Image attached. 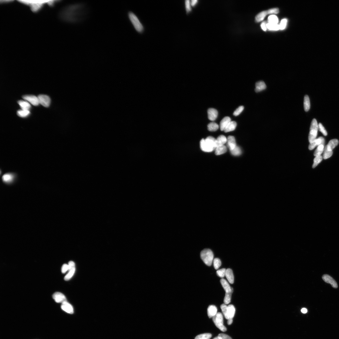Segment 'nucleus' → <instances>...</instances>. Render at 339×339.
I'll return each instance as SVG.
<instances>
[{"label": "nucleus", "mask_w": 339, "mask_h": 339, "mask_svg": "<svg viewBox=\"0 0 339 339\" xmlns=\"http://www.w3.org/2000/svg\"><path fill=\"white\" fill-rule=\"evenodd\" d=\"M88 13V8L83 4L70 5L64 8L60 16L61 19L66 22L77 23L84 20Z\"/></svg>", "instance_id": "f257e3e1"}, {"label": "nucleus", "mask_w": 339, "mask_h": 339, "mask_svg": "<svg viewBox=\"0 0 339 339\" xmlns=\"http://www.w3.org/2000/svg\"><path fill=\"white\" fill-rule=\"evenodd\" d=\"M19 1L29 7L33 12H36L39 11L46 5L50 6L53 5L56 1Z\"/></svg>", "instance_id": "f03ea898"}, {"label": "nucleus", "mask_w": 339, "mask_h": 339, "mask_svg": "<svg viewBox=\"0 0 339 339\" xmlns=\"http://www.w3.org/2000/svg\"><path fill=\"white\" fill-rule=\"evenodd\" d=\"M201 150L205 152H210L216 150L217 147L216 139L209 136L206 139H202L200 142Z\"/></svg>", "instance_id": "7ed1b4c3"}, {"label": "nucleus", "mask_w": 339, "mask_h": 339, "mask_svg": "<svg viewBox=\"0 0 339 339\" xmlns=\"http://www.w3.org/2000/svg\"><path fill=\"white\" fill-rule=\"evenodd\" d=\"M200 257L205 264L210 266L212 265L214 259L213 252L209 249H206L202 250L200 253Z\"/></svg>", "instance_id": "20e7f679"}, {"label": "nucleus", "mask_w": 339, "mask_h": 339, "mask_svg": "<svg viewBox=\"0 0 339 339\" xmlns=\"http://www.w3.org/2000/svg\"><path fill=\"white\" fill-rule=\"evenodd\" d=\"M318 130V126L317 121L315 119H313L311 123L310 131L309 135V141L310 143L313 142L316 139Z\"/></svg>", "instance_id": "39448f33"}, {"label": "nucleus", "mask_w": 339, "mask_h": 339, "mask_svg": "<svg viewBox=\"0 0 339 339\" xmlns=\"http://www.w3.org/2000/svg\"><path fill=\"white\" fill-rule=\"evenodd\" d=\"M129 17L136 31L138 32L142 33L144 30V27L137 17L132 12H129Z\"/></svg>", "instance_id": "423d86ee"}, {"label": "nucleus", "mask_w": 339, "mask_h": 339, "mask_svg": "<svg viewBox=\"0 0 339 339\" xmlns=\"http://www.w3.org/2000/svg\"><path fill=\"white\" fill-rule=\"evenodd\" d=\"M213 321L216 327L223 332L227 331V329L223 325V318L222 314L220 312L217 313L215 316L213 318Z\"/></svg>", "instance_id": "0eeeda50"}, {"label": "nucleus", "mask_w": 339, "mask_h": 339, "mask_svg": "<svg viewBox=\"0 0 339 339\" xmlns=\"http://www.w3.org/2000/svg\"><path fill=\"white\" fill-rule=\"evenodd\" d=\"M38 97L40 104L45 107H48L49 106L50 103V99L48 96L40 95Z\"/></svg>", "instance_id": "6e6552de"}, {"label": "nucleus", "mask_w": 339, "mask_h": 339, "mask_svg": "<svg viewBox=\"0 0 339 339\" xmlns=\"http://www.w3.org/2000/svg\"><path fill=\"white\" fill-rule=\"evenodd\" d=\"M25 100L29 101L31 104L34 106H37L40 104L38 97L34 95H27L23 96Z\"/></svg>", "instance_id": "1a4fd4ad"}, {"label": "nucleus", "mask_w": 339, "mask_h": 339, "mask_svg": "<svg viewBox=\"0 0 339 339\" xmlns=\"http://www.w3.org/2000/svg\"><path fill=\"white\" fill-rule=\"evenodd\" d=\"M322 279L325 282L331 284L333 288L335 289L338 288V285L337 282L331 276L325 274L322 276Z\"/></svg>", "instance_id": "9d476101"}, {"label": "nucleus", "mask_w": 339, "mask_h": 339, "mask_svg": "<svg viewBox=\"0 0 339 339\" xmlns=\"http://www.w3.org/2000/svg\"><path fill=\"white\" fill-rule=\"evenodd\" d=\"M325 140L324 138L320 137L318 139H316L311 143H310L309 146V149L310 150H312L315 148L316 146H318L320 145H324Z\"/></svg>", "instance_id": "9b49d317"}, {"label": "nucleus", "mask_w": 339, "mask_h": 339, "mask_svg": "<svg viewBox=\"0 0 339 339\" xmlns=\"http://www.w3.org/2000/svg\"><path fill=\"white\" fill-rule=\"evenodd\" d=\"M236 312L235 307L233 305H230L228 306L226 315L224 316L227 319H233L234 316Z\"/></svg>", "instance_id": "f8f14e48"}, {"label": "nucleus", "mask_w": 339, "mask_h": 339, "mask_svg": "<svg viewBox=\"0 0 339 339\" xmlns=\"http://www.w3.org/2000/svg\"><path fill=\"white\" fill-rule=\"evenodd\" d=\"M52 298L56 302L58 303H62L64 302L67 301L65 295L60 292H55L52 295Z\"/></svg>", "instance_id": "ddd939ff"}, {"label": "nucleus", "mask_w": 339, "mask_h": 339, "mask_svg": "<svg viewBox=\"0 0 339 339\" xmlns=\"http://www.w3.org/2000/svg\"><path fill=\"white\" fill-rule=\"evenodd\" d=\"M208 118L210 120L214 121L217 119L218 115V112L217 111L213 108H210L208 109L207 111Z\"/></svg>", "instance_id": "4468645a"}, {"label": "nucleus", "mask_w": 339, "mask_h": 339, "mask_svg": "<svg viewBox=\"0 0 339 339\" xmlns=\"http://www.w3.org/2000/svg\"><path fill=\"white\" fill-rule=\"evenodd\" d=\"M61 308L65 312L70 314L74 313L73 308L72 305L67 301H65L62 303Z\"/></svg>", "instance_id": "2eb2a0df"}, {"label": "nucleus", "mask_w": 339, "mask_h": 339, "mask_svg": "<svg viewBox=\"0 0 339 339\" xmlns=\"http://www.w3.org/2000/svg\"><path fill=\"white\" fill-rule=\"evenodd\" d=\"M220 282L226 293H233V288L230 287L228 283L226 280L222 279H220Z\"/></svg>", "instance_id": "dca6fc26"}, {"label": "nucleus", "mask_w": 339, "mask_h": 339, "mask_svg": "<svg viewBox=\"0 0 339 339\" xmlns=\"http://www.w3.org/2000/svg\"><path fill=\"white\" fill-rule=\"evenodd\" d=\"M227 143L228 147L230 151L233 150L236 147V140L234 136H229L227 138Z\"/></svg>", "instance_id": "f3484780"}, {"label": "nucleus", "mask_w": 339, "mask_h": 339, "mask_svg": "<svg viewBox=\"0 0 339 339\" xmlns=\"http://www.w3.org/2000/svg\"><path fill=\"white\" fill-rule=\"evenodd\" d=\"M217 309L216 307L213 305H210L208 307L207 313L208 316L210 318H213L217 313Z\"/></svg>", "instance_id": "a211bd4d"}, {"label": "nucleus", "mask_w": 339, "mask_h": 339, "mask_svg": "<svg viewBox=\"0 0 339 339\" xmlns=\"http://www.w3.org/2000/svg\"><path fill=\"white\" fill-rule=\"evenodd\" d=\"M231 119L229 117H226L220 121V129L222 131H223L225 129L226 127L228 125L229 123L231 122Z\"/></svg>", "instance_id": "6ab92c4d"}, {"label": "nucleus", "mask_w": 339, "mask_h": 339, "mask_svg": "<svg viewBox=\"0 0 339 339\" xmlns=\"http://www.w3.org/2000/svg\"><path fill=\"white\" fill-rule=\"evenodd\" d=\"M226 276L230 283L233 284L234 283V276L232 269H226Z\"/></svg>", "instance_id": "aec40b11"}, {"label": "nucleus", "mask_w": 339, "mask_h": 339, "mask_svg": "<svg viewBox=\"0 0 339 339\" xmlns=\"http://www.w3.org/2000/svg\"><path fill=\"white\" fill-rule=\"evenodd\" d=\"M255 87V91L256 92H259L263 91L266 88L265 84L263 81H259L257 82L256 83Z\"/></svg>", "instance_id": "412c9836"}, {"label": "nucleus", "mask_w": 339, "mask_h": 339, "mask_svg": "<svg viewBox=\"0 0 339 339\" xmlns=\"http://www.w3.org/2000/svg\"><path fill=\"white\" fill-rule=\"evenodd\" d=\"M338 139H333L330 141L326 147L328 150L332 151V150L338 145Z\"/></svg>", "instance_id": "4be33fe9"}, {"label": "nucleus", "mask_w": 339, "mask_h": 339, "mask_svg": "<svg viewBox=\"0 0 339 339\" xmlns=\"http://www.w3.org/2000/svg\"><path fill=\"white\" fill-rule=\"evenodd\" d=\"M237 126V123L235 121H231L226 127L224 131L228 133L234 130Z\"/></svg>", "instance_id": "5701e85b"}, {"label": "nucleus", "mask_w": 339, "mask_h": 339, "mask_svg": "<svg viewBox=\"0 0 339 339\" xmlns=\"http://www.w3.org/2000/svg\"><path fill=\"white\" fill-rule=\"evenodd\" d=\"M270 14L269 10L261 12L257 15L255 20L257 22L262 21L267 15Z\"/></svg>", "instance_id": "b1692460"}, {"label": "nucleus", "mask_w": 339, "mask_h": 339, "mask_svg": "<svg viewBox=\"0 0 339 339\" xmlns=\"http://www.w3.org/2000/svg\"><path fill=\"white\" fill-rule=\"evenodd\" d=\"M227 142V138L224 135H220L216 139V147L224 145Z\"/></svg>", "instance_id": "393cba45"}, {"label": "nucleus", "mask_w": 339, "mask_h": 339, "mask_svg": "<svg viewBox=\"0 0 339 339\" xmlns=\"http://www.w3.org/2000/svg\"><path fill=\"white\" fill-rule=\"evenodd\" d=\"M227 151L226 146L223 145L220 146L216 147L215 150V153L216 155H220L224 154Z\"/></svg>", "instance_id": "a878e982"}, {"label": "nucleus", "mask_w": 339, "mask_h": 339, "mask_svg": "<svg viewBox=\"0 0 339 339\" xmlns=\"http://www.w3.org/2000/svg\"><path fill=\"white\" fill-rule=\"evenodd\" d=\"M18 102L22 110H29L31 107V105L26 101L21 100L18 101Z\"/></svg>", "instance_id": "bb28decb"}, {"label": "nucleus", "mask_w": 339, "mask_h": 339, "mask_svg": "<svg viewBox=\"0 0 339 339\" xmlns=\"http://www.w3.org/2000/svg\"><path fill=\"white\" fill-rule=\"evenodd\" d=\"M304 105L305 111H309L310 108V102L309 98L308 95L305 96Z\"/></svg>", "instance_id": "cd10ccee"}, {"label": "nucleus", "mask_w": 339, "mask_h": 339, "mask_svg": "<svg viewBox=\"0 0 339 339\" xmlns=\"http://www.w3.org/2000/svg\"><path fill=\"white\" fill-rule=\"evenodd\" d=\"M14 176L12 174H6L3 176L2 179L5 182L10 183L13 181Z\"/></svg>", "instance_id": "c85d7f7f"}, {"label": "nucleus", "mask_w": 339, "mask_h": 339, "mask_svg": "<svg viewBox=\"0 0 339 339\" xmlns=\"http://www.w3.org/2000/svg\"><path fill=\"white\" fill-rule=\"evenodd\" d=\"M219 128V126L217 123L214 122H211L208 125V129L210 131H216Z\"/></svg>", "instance_id": "c756f323"}, {"label": "nucleus", "mask_w": 339, "mask_h": 339, "mask_svg": "<svg viewBox=\"0 0 339 339\" xmlns=\"http://www.w3.org/2000/svg\"><path fill=\"white\" fill-rule=\"evenodd\" d=\"M324 150V145H318L314 153V155L316 157L320 156L323 152Z\"/></svg>", "instance_id": "7c9ffc66"}, {"label": "nucleus", "mask_w": 339, "mask_h": 339, "mask_svg": "<svg viewBox=\"0 0 339 339\" xmlns=\"http://www.w3.org/2000/svg\"><path fill=\"white\" fill-rule=\"evenodd\" d=\"M75 267L70 269L69 270V272H68V274L64 277V279L65 280V281H69L74 275V273H75Z\"/></svg>", "instance_id": "2f4dec72"}, {"label": "nucleus", "mask_w": 339, "mask_h": 339, "mask_svg": "<svg viewBox=\"0 0 339 339\" xmlns=\"http://www.w3.org/2000/svg\"><path fill=\"white\" fill-rule=\"evenodd\" d=\"M268 23L278 24L279 20L277 17L274 15H271L268 19Z\"/></svg>", "instance_id": "473e14b6"}, {"label": "nucleus", "mask_w": 339, "mask_h": 339, "mask_svg": "<svg viewBox=\"0 0 339 339\" xmlns=\"http://www.w3.org/2000/svg\"><path fill=\"white\" fill-rule=\"evenodd\" d=\"M332 151L328 150L327 148L325 147L324 148V151H323V158L324 159H327L330 157L332 156Z\"/></svg>", "instance_id": "72a5a7b5"}, {"label": "nucleus", "mask_w": 339, "mask_h": 339, "mask_svg": "<svg viewBox=\"0 0 339 339\" xmlns=\"http://www.w3.org/2000/svg\"><path fill=\"white\" fill-rule=\"evenodd\" d=\"M267 29L270 30L278 31L280 30L279 25L268 23L266 24Z\"/></svg>", "instance_id": "f704fd0d"}, {"label": "nucleus", "mask_w": 339, "mask_h": 339, "mask_svg": "<svg viewBox=\"0 0 339 339\" xmlns=\"http://www.w3.org/2000/svg\"><path fill=\"white\" fill-rule=\"evenodd\" d=\"M230 151H231L232 154L234 156H239L241 154V148L237 146H236L235 148Z\"/></svg>", "instance_id": "c9c22d12"}, {"label": "nucleus", "mask_w": 339, "mask_h": 339, "mask_svg": "<svg viewBox=\"0 0 339 339\" xmlns=\"http://www.w3.org/2000/svg\"><path fill=\"white\" fill-rule=\"evenodd\" d=\"M30 114L29 110H19L17 111V114L19 116L24 117L29 116Z\"/></svg>", "instance_id": "e433bc0d"}, {"label": "nucleus", "mask_w": 339, "mask_h": 339, "mask_svg": "<svg viewBox=\"0 0 339 339\" xmlns=\"http://www.w3.org/2000/svg\"><path fill=\"white\" fill-rule=\"evenodd\" d=\"M212 334L210 333H205L199 335L195 339H210L212 337Z\"/></svg>", "instance_id": "4c0bfd02"}, {"label": "nucleus", "mask_w": 339, "mask_h": 339, "mask_svg": "<svg viewBox=\"0 0 339 339\" xmlns=\"http://www.w3.org/2000/svg\"><path fill=\"white\" fill-rule=\"evenodd\" d=\"M322 160V157L321 155L316 157L314 160V163L313 165L312 168L314 169L316 167L319 163L321 162Z\"/></svg>", "instance_id": "58836bf2"}, {"label": "nucleus", "mask_w": 339, "mask_h": 339, "mask_svg": "<svg viewBox=\"0 0 339 339\" xmlns=\"http://www.w3.org/2000/svg\"><path fill=\"white\" fill-rule=\"evenodd\" d=\"M232 293H226L224 301V304H228L231 302Z\"/></svg>", "instance_id": "ea45409f"}, {"label": "nucleus", "mask_w": 339, "mask_h": 339, "mask_svg": "<svg viewBox=\"0 0 339 339\" xmlns=\"http://www.w3.org/2000/svg\"><path fill=\"white\" fill-rule=\"evenodd\" d=\"M222 265V262L220 259L218 258H215L214 260V268L217 270Z\"/></svg>", "instance_id": "a19ab883"}, {"label": "nucleus", "mask_w": 339, "mask_h": 339, "mask_svg": "<svg viewBox=\"0 0 339 339\" xmlns=\"http://www.w3.org/2000/svg\"><path fill=\"white\" fill-rule=\"evenodd\" d=\"M226 269H222L218 270L216 272L217 274L219 277L223 278L226 276Z\"/></svg>", "instance_id": "79ce46f5"}, {"label": "nucleus", "mask_w": 339, "mask_h": 339, "mask_svg": "<svg viewBox=\"0 0 339 339\" xmlns=\"http://www.w3.org/2000/svg\"><path fill=\"white\" fill-rule=\"evenodd\" d=\"M318 129L320 132H321L323 135L325 136L327 135L328 133L327 131L324 128V127L323 126L322 124L320 123L318 124Z\"/></svg>", "instance_id": "37998d69"}, {"label": "nucleus", "mask_w": 339, "mask_h": 339, "mask_svg": "<svg viewBox=\"0 0 339 339\" xmlns=\"http://www.w3.org/2000/svg\"><path fill=\"white\" fill-rule=\"evenodd\" d=\"M244 109L243 106H240L233 113V115L235 116H237L240 115Z\"/></svg>", "instance_id": "c03bdc74"}, {"label": "nucleus", "mask_w": 339, "mask_h": 339, "mask_svg": "<svg viewBox=\"0 0 339 339\" xmlns=\"http://www.w3.org/2000/svg\"><path fill=\"white\" fill-rule=\"evenodd\" d=\"M287 23V20L286 19H283L279 25L280 30H283L285 29Z\"/></svg>", "instance_id": "a18cd8bd"}, {"label": "nucleus", "mask_w": 339, "mask_h": 339, "mask_svg": "<svg viewBox=\"0 0 339 339\" xmlns=\"http://www.w3.org/2000/svg\"><path fill=\"white\" fill-rule=\"evenodd\" d=\"M185 4L186 11L188 12L190 11L191 10V4L190 1L189 0H186L185 1Z\"/></svg>", "instance_id": "49530a36"}, {"label": "nucleus", "mask_w": 339, "mask_h": 339, "mask_svg": "<svg viewBox=\"0 0 339 339\" xmlns=\"http://www.w3.org/2000/svg\"><path fill=\"white\" fill-rule=\"evenodd\" d=\"M69 266L68 264H64L62 266L61 269V272L62 273H66L67 271H69Z\"/></svg>", "instance_id": "de8ad7c7"}, {"label": "nucleus", "mask_w": 339, "mask_h": 339, "mask_svg": "<svg viewBox=\"0 0 339 339\" xmlns=\"http://www.w3.org/2000/svg\"><path fill=\"white\" fill-rule=\"evenodd\" d=\"M218 336L220 339H232L229 336L225 334H220L218 335Z\"/></svg>", "instance_id": "09e8293b"}, {"label": "nucleus", "mask_w": 339, "mask_h": 339, "mask_svg": "<svg viewBox=\"0 0 339 339\" xmlns=\"http://www.w3.org/2000/svg\"><path fill=\"white\" fill-rule=\"evenodd\" d=\"M227 307H228V306L225 304H223L220 306V308L221 309L223 314L224 316L226 315V313Z\"/></svg>", "instance_id": "8fccbe9b"}, {"label": "nucleus", "mask_w": 339, "mask_h": 339, "mask_svg": "<svg viewBox=\"0 0 339 339\" xmlns=\"http://www.w3.org/2000/svg\"><path fill=\"white\" fill-rule=\"evenodd\" d=\"M261 27L263 31H266L267 29L266 24L264 22L261 25Z\"/></svg>", "instance_id": "3c124183"}, {"label": "nucleus", "mask_w": 339, "mask_h": 339, "mask_svg": "<svg viewBox=\"0 0 339 339\" xmlns=\"http://www.w3.org/2000/svg\"><path fill=\"white\" fill-rule=\"evenodd\" d=\"M198 1V0H192L190 2L191 5L192 6H194Z\"/></svg>", "instance_id": "603ef678"}, {"label": "nucleus", "mask_w": 339, "mask_h": 339, "mask_svg": "<svg viewBox=\"0 0 339 339\" xmlns=\"http://www.w3.org/2000/svg\"><path fill=\"white\" fill-rule=\"evenodd\" d=\"M233 322V319H229L228 320V324L229 325H231Z\"/></svg>", "instance_id": "864d4df0"}, {"label": "nucleus", "mask_w": 339, "mask_h": 339, "mask_svg": "<svg viewBox=\"0 0 339 339\" xmlns=\"http://www.w3.org/2000/svg\"><path fill=\"white\" fill-rule=\"evenodd\" d=\"M301 312L304 314L306 313L307 312V310L305 308H303L301 310Z\"/></svg>", "instance_id": "5fc2aeb1"}, {"label": "nucleus", "mask_w": 339, "mask_h": 339, "mask_svg": "<svg viewBox=\"0 0 339 339\" xmlns=\"http://www.w3.org/2000/svg\"><path fill=\"white\" fill-rule=\"evenodd\" d=\"M2 1V2H1V3H10V2H11V1Z\"/></svg>", "instance_id": "6e6d98bb"}, {"label": "nucleus", "mask_w": 339, "mask_h": 339, "mask_svg": "<svg viewBox=\"0 0 339 339\" xmlns=\"http://www.w3.org/2000/svg\"><path fill=\"white\" fill-rule=\"evenodd\" d=\"M213 339H220V338L218 336H217L214 338Z\"/></svg>", "instance_id": "4d7b16f0"}]
</instances>
